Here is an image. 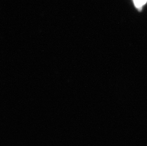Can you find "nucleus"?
Returning <instances> with one entry per match:
<instances>
[{
    "label": "nucleus",
    "mask_w": 147,
    "mask_h": 146,
    "mask_svg": "<svg viewBox=\"0 0 147 146\" xmlns=\"http://www.w3.org/2000/svg\"><path fill=\"white\" fill-rule=\"evenodd\" d=\"M133 1L136 8L140 11L143 6L147 3V0H133Z\"/></svg>",
    "instance_id": "obj_1"
}]
</instances>
